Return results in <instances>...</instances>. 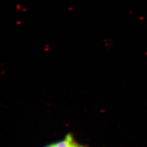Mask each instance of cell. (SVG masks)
I'll return each instance as SVG.
<instances>
[{"instance_id":"obj_1","label":"cell","mask_w":147,"mask_h":147,"mask_svg":"<svg viewBox=\"0 0 147 147\" xmlns=\"http://www.w3.org/2000/svg\"><path fill=\"white\" fill-rule=\"evenodd\" d=\"M53 147H89L78 142L72 132H68L62 139L52 142Z\"/></svg>"}]
</instances>
